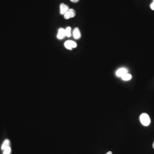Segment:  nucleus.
I'll return each mask as SVG.
<instances>
[{
  "mask_svg": "<svg viewBox=\"0 0 154 154\" xmlns=\"http://www.w3.org/2000/svg\"><path fill=\"white\" fill-rule=\"evenodd\" d=\"M140 121L142 125L145 126H147L150 125L151 122L150 116L146 113H144L140 115Z\"/></svg>",
  "mask_w": 154,
  "mask_h": 154,
  "instance_id": "nucleus-1",
  "label": "nucleus"
},
{
  "mask_svg": "<svg viewBox=\"0 0 154 154\" xmlns=\"http://www.w3.org/2000/svg\"><path fill=\"white\" fill-rule=\"evenodd\" d=\"M73 35L74 38L75 39H78L80 38L81 34L79 29H78V28H75L73 32Z\"/></svg>",
  "mask_w": 154,
  "mask_h": 154,
  "instance_id": "nucleus-6",
  "label": "nucleus"
},
{
  "mask_svg": "<svg viewBox=\"0 0 154 154\" xmlns=\"http://www.w3.org/2000/svg\"><path fill=\"white\" fill-rule=\"evenodd\" d=\"M72 40H67L64 43L65 47L67 49L71 50L72 49Z\"/></svg>",
  "mask_w": 154,
  "mask_h": 154,
  "instance_id": "nucleus-7",
  "label": "nucleus"
},
{
  "mask_svg": "<svg viewBox=\"0 0 154 154\" xmlns=\"http://www.w3.org/2000/svg\"><path fill=\"white\" fill-rule=\"evenodd\" d=\"M60 13L62 15H64L69 9L68 6L64 3H61L60 5Z\"/></svg>",
  "mask_w": 154,
  "mask_h": 154,
  "instance_id": "nucleus-3",
  "label": "nucleus"
},
{
  "mask_svg": "<svg viewBox=\"0 0 154 154\" xmlns=\"http://www.w3.org/2000/svg\"><path fill=\"white\" fill-rule=\"evenodd\" d=\"M122 79L124 81H129L132 78V75L129 74L127 73L122 77Z\"/></svg>",
  "mask_w": 154,
  "mask_h": 154,
  "instance_id": "nucleus-9",
  "label": "nucleus"
},
{
  "mask_svg": "<svg viewBox=\"0 0 154 154\" xmlns=\"http://www.w3.org/2000/svg\"><path fill=\"white\" fill-rule=\"evenodd\" d=\"M153 148H154V143H153Z\"/></svg>",
  "mask_w": 154,
  "mask_h": 154,
  "instance_id": "nucleus-15",
  "label": "nucleus"
},
{
  "mask_svg": "<svg viewBox=\"0 0 154 154\" xmlns=\"http://www.w3.org/2000/svg\"><path fill=\"white\" fill-rule=\"evenodd\" d=\"M72 2H73V3H77L79 1V0H70Z\"/></svg>",
  "mask_w": 154,
  "mask_h": 154,
  "instance_id": "nucleus-13",
  "label": "nucleus"
},
{
  "mask_svg": "<svg viewBox=\"0 0 154 154\" xmlns=\"http://www.w3.org/2000/svg\"><path fill=\"white\" fill-rule=\"evenodd\" d=\"M127 73H128V70L125 68L119 69L116 72V75L118 77L121 78Z\"/></svg>",
  "mask_w": 154,
  "mask_h": 154,
  "instance_id": "nucleus-4",
  "label": "nucleus"
},
{
  "mask_svg": "<svg viewBox=\"0 0 154 154\" xmlns=\"http://www.w3.org/2000/svg\"><path fill=\"white\" fill-rule=\"evenodd\" d=\"M71 28L70 27H68L66 28L65 30V33H66V37H69L71 36Z\"/></svg>",
  "mask_w": 154,
  "mask_h": 154,
  "instance_id": "nucleus-10",
  "label": "nucleus"
},
{
  "mask_svg": "<svg viewBox=\"0 0 154 154\" xmlns=\"http://www.w3.org/2000/svg\"><path fill=\"white\" fill-rule=\"evenodd\" d=\"M75 15L76 13L75 10L73 9H70L64 14V18L66 19H69V18L75 17Z\"/></svg>",
  "mask_w": 154,
  "mask_h": 154,
  "instance_id": "nucleus-2",
  "label": "nucleus"
},
{
  "mask_svg": "<svg viewBox=\"0 0 154 154\" xmlns=\"http://www.w3.org/2000/svg\"><path fill=\"white\" fill-rule=\"evenodd\" d=\"M65 36H66L65 30L63 28H60L59 29L58 33L57 35V38L60 40H61V39H63Z\"/></svg>",
  "mask_w": 154,
  "mask_h": 154,
  "instance_id": "nucleus-5",
  "label": "nucleus"
},
{
  "mask_svg": "<svg viewBox=\"0 0 154 154\" xmlns=\"http://www.w3.org/2000/svg\"><path fill=\"white\" fill-rule=\"evenodd\" d=\"M150 7H151V9L153 10H154V0H153V2L150 5Z\"/></svg>",
  "mask_w": 154,
  "mask_h": 154,
  "instance_id": "nucleus-12",
  "label": "nucleus"
},
{
  "mask_svg": "<svg viewBox=\"0 0 154 154\" xmlns=\"http://www.w3.org/2000/svg\"><path fill=\"white\" fill-rule=\"evenodd\" d=\"M112 154V153L111 152V151H109V152H108L107 153V154Z\"/></svg>",
  "mask_w": 154,
  "mask_h": 154,
  "instance_id": "nucleus-14",
  "label": "nucleus"
},
{
  "mask_svg": "<svg viewBox=\"0 0 154 154\" xmlns=\"http://www.w3.org/2000/svg\"><path fill=\"white\" fill-rule=\"evenodd\" d=\"M9 144H10V142H9V140H6L3 142L2 145V150H4L7 147H9Z\"/></svg>",
  "mask_w": 154,
  "mask_h": 154,
  "instance_id": "nucleus-8",
  "label": "nucleus"
},
{
  "mask_svg": "<svg viewBox=\"0 0 154 154\" xmlns=\"http://www.w3.org/2000/svg\"><path fill=\"white\" fill-rule=\"evenodd\" d=\"M11 152V148L10 147H7L4 150L3 154H9Z\"/></svg>",
  "mask_w": 154,
  "mask_h": 154,
  "instance_id": "nucleus-11",
  "label": "nucleus"
}]
</instances>
